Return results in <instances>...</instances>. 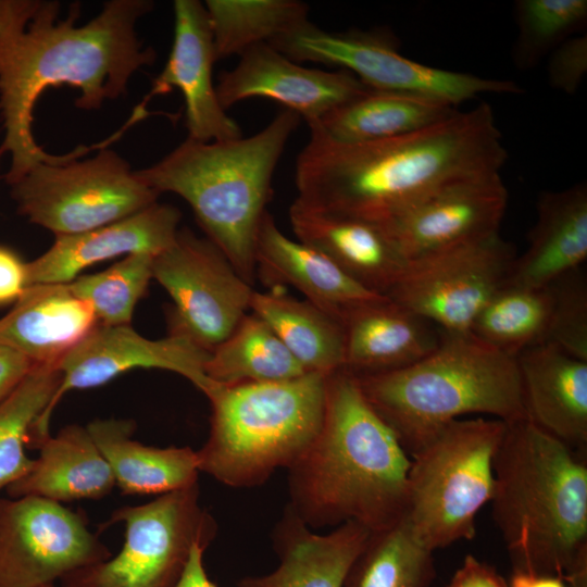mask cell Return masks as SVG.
<instances>
[{
	"mask_svg": "<svg viewBox=\"0 0 587 587\" xmlns=\"http://www.w3.org/2000/svg\"><path fill=\"white\" fill-rule=\"evenodd\" d=\"M550 85L567 95H574L587 73V36L578 34L560 43L548 61Z\"/></svg>",
	"mask_w": 587,
	"mask_h": 587,
	"instance_id": "39",
	"label": "cell"
},
{
	"mask_svg": "<svg viewBox=\"0 0 587 587\" xmlns=\"http://www.w3.org/2000/svg\"><path fill=\"white\" fill-rule=\"evenodd\" d=\"M289 218L299 241L324 253L369 290L386 296L407 266L378 223L315 210L296 200Z\"/></svg>",
	"mask_w": 587,
	"mask_h": 587,
	"instance_id": "21",
	"label": "cell"
},
{
	"mask_svg": "<svg viewBox=\"0 0 587 587\" xmlns=\"http://www.w3.org/2000/svg\"><path fill=\"white\" fill-rule=\"evenodd\" d=\"M207 548L197 545L192 548L188 563L176 587H216L210 580L203 564V553Z\"/></svg>",
	"mask_w": 587,
	"mask_h": 587,
	"instance_id": "43",
	"label": "cell"
},
{
	"mask_svg": "<svg viewBox=\"0 0 587 587\" xmlns=\"http://www.w3.org/2000/svg\"><path fill=\"white\" fill-rule=\"evenodd\" d=\"M49 587H54V585H53V586H49Z\"/></svg>",
	"mask_w": 587,
	"mask_h": 587,
	"instance_id": "46",
	"label": "cell"
},
{
	"mask_svg": "<svg viewBox=\"0 0 587 587\" xmlns=\"http://www.w3.org/2000/svg\"><path fill=\"white\" fill-rule=\"evenodd\" d=\"M153 7L151 0H109L78 25V1L62 17L59 0H0V154L10 155L8 185L41 162L75 153H49L35 139V105L48 88H75V107L96 111L125 97L134 74L155 62V50L137 33Z\"/></svg>",
	"mask_w": 587,
	"mask_h": 587,
	"instance_id": "1",
	"label": "cell"
},
{
	"mask_svg": "<svg viewBox=\"0 0 587 587\" xmlns=\"http://www.w3.org/2000/svg\"><path fill=\"white\" fill-rule=\"evenodd\" d=\"M505 429L498 419H459L411 455L404 517L429 550L474 538L476 516L492 498Z\"/></svg>",
	"mask_w": 587,
	"mask_h": 587,
	"instance_id": "8",
	"label": "cell"
},
{
	"mask_svg": "<svg viewBox=\"0 0 587 587\" xmlns=\"http://www.w3.org/2000/svg\"><path fill=\"white\" fill-rule=\"evenodd\" d=\"M354 376L366 401L409 455L466 414L505 423L526 420L516 358L470 333L442 332L438 347L422 360Z\"/></svg>",
	"mask_w": 587,
	"mask_h": 587,
	"instance_id": "6",
	"label": "cell"
},
{
	"mask_svg": "<svg viewBox=\"0 0 587 587\" xmlns=\"http://www.w3.org/2000/svg\"><path fill=\"white\" fill-rule=\"evenodd\" d=\"M526 420L574 451L587 450V362L550 344L516 357Z\"/></svg>",
	"mask_w": 587,
	"mask_h": 587,
	"instance_id": "20",
	"label": "cell"
},
{
	"mask_svg": "<svg viewBox=\"0 0 587 587\" xmlns=\"http://www.w3.org/2000/svg\"><path fill=\"white\" fill-rule=\"evenodd\" d=\"M298 63L338 66L369 88L420 95L457 107L482 93L519 95L513 80L423 64L403 55L385 30L328 32L310 21L270 42Z\"/></svg>",
	"mask_w": 587,
	"mask_h": 587,
	"instance_id": "11",
	"label": "cell"
},
{
	"mask_svg": "<svg viewBox=\"0 0 587 587\" xmlns=\"http://www.w3.org/2000/svg\"><path fill=\"white\" fill-rule=\"evenodd\" d=\"M433 552L403 516L370 534L342 587H429L436 576Z\"/></svg>",
	"mask_w": 587,
	"mask_h": 587,
	"instance_id": "32",
	"label": "cell"
},
{
	"mask_svg": "<svg viewBox=\"0 0 587 587\" xmlns=\"http://www.w3.org/2000/svg\"><path fill=\"white\" fill-rule=\"evenodd\" d=\"M204 371L209 379L225 386L283 382L308 373L252 312L210 352Z\"/></svg>",
	"mask_w": 587,
	"mask_h": 587,
	"instance_id": "31",
	"label": "cell"
},
{
	"mask_svg": "<svg viewBox=\"0 0 587 587\" xmlns=\"http://www.w3.org/2000/svg\"><path fill=\"white\" fill-rule=\"evenodd\" d=\"M457 112L428 97L367 87L309 128L337 142H371L420 132Z\"/></svg>",
	"mask_w": 587,
	"mask_h": 587,
	"instance_id": "29",
	"label": "cell"
},
{
	"mask_svg": "<svg viewBox=\"0 0 587 587\" xmlns=\"http://www.w3.org/2000/svg\"><path fill=\"white\" fill-rule=\"evenodd\" d=\"M209 358L210 351L183 334L149 339L130 324H98L59 362L61 383L35 422L28 448L36 449L50 435L51 415L70 390L95 388L135 369H159L182 375L205 395L216 384L205 375Z\"/></svg>",
	"mask_w": 587,
	"mask_h": 587,
	"instance_id": "15",
	"label": "cell"
},
{
	"mask_svg": "<svg viewBox=\"0 0 587 587\" xmlns=\"http://www.w3.org/2000/svg\"><path fill=\"white\" fill-rule=\"evenodd\" d=\"M136 424L125 419H97L87 425L124 495H163L198 483L197 451L158 448L133 438Z\"/></svg>",
	"mask_w": 587,
	"mask_h": 587,
	"instance_id": "28",
	"label": "cell"
},
{
	"mask_svg": "<svg viewBox=\"0 0 587 587\" xmlns=\"http://www.w3.org/2000/svg\"><path fill=\"white\" fill-rule=\"evenodd\" d=\"M250 310L274 330L305 372L328 376L344 369L345 330L338 319L277 289L254 290Z\"/></svg>",
	"mask_w": 587,
	"mask_h": 587,
	"instance_id": "30",
	"label": "cell"
},
{
	"mask_svg": "<svg viewBox=\"0 0 587 587\" xmlns=\"http://www.w3.org/2000/svg\"><path fill=\"white\" fill-rule=\"evenodd\" d=\"M34 366L23 354L0 345V403L15 390Z\"/></svg>",
	"mask_w": 587,
	"mask_h": 587,
	"instance_id": "42",
	"label": "cell"
},
{
	"mask_svg": "<svg viewBox=\"0 0 587 587\" xmlns=\"http://www.w3.org/2000/svg\"><path fill=\"white\" fill-rule=\"evenodd\" d=\"M552 307V285L529 288L505 283L482 309L470 334L516 358L545 342Z\"/></svg>",
	"mask_w": 587,
	"mask_h": 587,
	"instance_id": "34",
	"label": "cell"
},
{
	"mask_svg": "<svg viewBox=\"0 0 587 587\" xmlns=\"http://www.w3.org/2000/svg\"><path fill=\"white\" fill-rule=\"evenodd\" d=\"M215 88L225 111L249 98H266L310 126L367 87L347 71L303 66L270 43H259L245 51L234 68L218 75Z\"/></svg>",
	"mask_w": 587,
	"mask_h": 587,
	"instance_id": "17",
	"label": "cell"
},
{
	"mask_svg": "<svg viewBox=\"0 0 587 587\" xmlns=\"http://www.w3.org/2000/svg\"><path fill=\"white\" fill-rule=\"evenodd\" d=\"M508 587H569L560 576L512 571Z\"/></svg>",
	"mask_w": 587,
	"mask_h": 587,
	"instance_id": "44",
	"label": "cell"
},
{
	"mask_svg": "<svg viewBox=\"0 0 587 587\" xmlns=\"http://www.w3.org/2000/svg\"><path fill=\"white\" fill-rule=\"evenodd\" d=\"M182 213L167 203L148 208L110 224L72 235H57L50 248L27 262V286L67 284L86 267L121 255H157L179 230Z\"/></svg>",
	"mask_w": 587,
	"mask_h": 587,
	"instance_id": "19",
	"label": "cell"
},
{
	"mask_svg": "<svg viewBox=\"0 0 587 587\" xmlns=\"http://www.w3.org/2000/svg\"><path fill=\"white\" fill-rule=\"evenodd\" d=\"M2 155L0 154V160H1Z\"/></svg>",
	"mask_w": 587,
	"mask_h": 587,
	"instance_id": "45",
	"label": "cell"
},
{
	"mask_svg": "<svg viewBox=\"0 0 587 587\" xmlns=\"http://www.w3.org/2000/svg\"><path fill=\"white\" fill-rule=\"evenodd\" d=\"M344 369L354 375L409 366L432 353L442 332L387 296L351 309L342 319Z\"/></svg>",
	"mask_w": 587,
	"mask_h": 587,
	"instance_id": "25",
	"label": "cell"
},
{
	"mask_svg": "<svg viewBox=\"0 0 587 587\" xmlns=\"http://www.w3.org/2000/svg\"><path fill=\"white\" fill-rule=\"evenodd\" d=\"M508 205L500 171L449 180L378 223L407 262L499 233Z\"/></svg>",
	"mask_w": 587,
	"mask_h": 587,
	"instance_id": "16",
	"label": "cell"
},
{
	"mask_svg": "<svg viewBox=\"0 0 587 587\" xmlns=\"http://www.w3.org/2000/svg\"><path fill=\"white\" fill-rule=\"evenodd\" d=\"M326 377L215 384L205 394L211 426L197 450L199 471L235 488L265 483L289 469L317 435L325 411Z\"/></svg>",
	"mask_w": 587,
	"mask_h": 587,
	"instance_id": "7",
	"label": "cell"
},
{
	"mask_svg": "<svg viewBox=\"0 0 587 587\" xmlns=\"http://www.w3.org/2000/svg\"><path fill=\"white\" fill-rule=\"evenodd\" d=\"M152 278L174 303L170 333L186 335L210 352L250 310L254 292L212 241L188 228L153 257Z\"/></svg>",
	"mask_w": 587,
	"mask_h": 587,
	"instance_id": "13",
	"label": "cell"
},
{
	"mask_svg": "<svg viewBox=\"0 0 587 587\" xmlns=\"http://www.w3.org/2000/svg\"><path fill=\"white\" fill-rule=\"evenodd\" d=\"M553 307L544 344L587 362V286L579 270L552 284Z\"/></svg>",
	"mask_w": 587,
	"mask_h": 587,
	"instance_id": "38",
	"label": "cell"
},
{
	"mask_svg": "<svg viewBox=\"0 0 587 587\" xmlns=\"http://www.w3.org/2000/svg\"><path fill=\"white\" fill-rule=\"evenodd\" d=\"M536 208L537 217L528 235V246L521 257L515 258L508 284L547 287L579 270L587 259L586 183L545 191Z\"/></svg>",
	"mask_w": 587,
	"mask_h": 587,
	"instance_id": "26",
	"label": "cell"
},
{
	"mask_svg": "<svg viewBox=\"0 0 587 587\" xmlns=\"http://www.w3.org/2000/svg\"><path fill=\"white\" fill-rule=\"evenodd\" d=\"M27 288V262L0 245V307L14 303Z\"/></svg>",
	"mask_w": 587,
	"mask_h": 587,
	"instance_id": "40",
	"label": "cell"
},
{
	"mask_svg": "<svg viewBox=\"0 0 587 587\" xmlns=\"http://www.w3.org/2000/svg\"><path fill=\"white\" fill-rule=\"evenodd\" d=\"M507 159L492 108L485 102L390 139L346 143L310 132L296 162V201L382 223L449 180L500 171Z\"/></svg>",
	"mask_w": 587,
	"mask_h": 587,
	"instance_id": "2",
	"label": "cell"
},
{
	"mask_svg": "<svg viewBox=\"0 0 587 587\" xmlns=\"http://www.w3.org/2000/svg\"><path fill=\"white\" fill-rule=\"evenodd\" d=\"M492 517L512 571L564 580L587 569V463L527 420L507 423L494 459Z\"/></svg>",
	"mask_w": 587,
	"mask_h": 587,
	"instance_id": "4",
	"label": "cell"
},
{
	"mask_svg": "<svg viewBox=\"0 0 587 587\" xmlns=\"http://www.w3.org/2000/svg\"><path fill=\"white\" fill-rule=\"evenodd\" d=\"M115 523L125 528L120 552L64 576L62 587H176L192 548H208L217 530L198 483L118 508L104 525Z\"/></svg>",
	"mask_w": 587,
	"mask_h": 587,
	"instance_id": "10",
	"label": "cell"
},
{
	"mask_svg": "<svg viewBox=\"0 0 587 587\" xmlns=\"http://www.w3.org/2000/svg\"><path fill=\"white\" fill-rule=\"evenodd\" d=\"M61 378L58 366L35 365L0 403V491L32 467L34 459L27 454L30 433L52 400Z\"/></svg>",
	"mask_w": 587,
	"mask_h": 587,
	"instance_id": "35",
	"label": "cell"
},
{
	"mask_svg": "<svg viewBox=\"0 0 587 587\" xmlns=\"http://www.w3.org/2000/svg\"><path fill=\"white\" fill-rule=\"evenodd\" d=\"M29 471L5 490L9 497L33 496L59 503L101 499L115 487L109 463L87 426L70 424L36 447Z\"/></svg>",
	"mask_w": 587,
	"mask_h": 587,
	"instance_id": "27",
	"label": "cell"
},
{
	"mask_svg": "<svg viewBox=\"0 0 587 587\" xmlns=\"http://www.w3.org/2000/svg\"><path fill=\"white\" fill-rule=\"evenodd\" d=\"M112 555L83 513L40 497L0 498V587H49Z\"/></svg>",
	"mask_w": 587,
	"mask_h": 587,
	"instance_id": "14",
	"label": "cell"
},
{
	"mask_svg": "<svg viewBox=\"0 0 587 587\" xmlns=\"http://www.w3.org/2000/svg\"><path fill=\"white\" fill-rule=\"evenodd\" d=\"M152 261L151 254H129L102 272L79 275L68 286L92 307L99 324L127 325L152 279Z\"/></svg>",
	"mask_w": 587,
	"mask_h": 587,
	"instance_id": "37",
	"label": "cell"
},
{
	"mask_svg": "<svg viewBox=\"0 0 587 587\" xmlns=\"http://www.w3.org/2000/svg\"><path fill=\"white\" fill-rule=\"evenodd\" d=\"M370 534L353 521L317 534L287 505L273 533L278 566L268 574L242 578L238 587H342Z\"/></svg>",
	"mask_w": 587,
	"mask_h": 587,
	"instance_id": "24",
	"label": "cell"
},
{
	"mask_svg": "<svg viewBox=\"0 0 587 587\" xmlns=\"http://www.w3.org/2000/svg\"><path fill=\"white\" fill-rule=\"evenodd\" d=\"M445 587H508V583L494 566L466 554Z\"/></svg>",
	"mask_w": 587,
	"mask_h": 587,
	"instance_id": "41",
	"label": "cell"
},
{
	"mask_svg": "<svg viewBox=\"0 0 587 587\" xmlns=\"http://www.w3.org/2000/svg\"><path fill=\"white\" fill-rule=\"evenodd\" d=\"M515 258L498 233L409 261L386 296L442 332L466 334L507 283Z\"/></svg>",
	"mask_w": 587,
	"mask_h": 587,
	"instance_id": "12",
	"label": "cell"
},
{
	"mask_svg": "<svg viewBox=\"0 0 587 587\" xmlns=\"http://www.w3.org/2000/svg\"><path fill=\"white\" fill-rule=\"evenodd\" d=\"M174 38L163 70L145 98L165 95L177 88L185 101L188 138L223 141L242 137L238 123L222 108L212 78L216 61L204 4L198 0H175Z\"/></svg>",
	"mask_w": 587,
	"mask_h": 587,
	"instance_id": "18",
	"label": "cell"
},
{
	"mask_svg": "<svg viewBox=\"0 0 587 587\" xmlns=\"http://www.w3.org/2000/svg\"><path fill=\"white\" fill-rule=\"evenodd\" d=\"M410 465L355 376L339 370L326 377L317 435L288 469V505L309 527L353 521L378 532L405 515Z\"/></svg>",
	"mask_w": 587,
	"mask_h": 587,
	"instance_id": "3",
	"label": "cell"
},
{
	"mask_svg": "<svg viewBox=\"0 0 587 587\" xmlns=\"http://www.w3.org/2000/svg\"><path fill=\"white\" fill-rule=\"evenodd\" d=\"M254 265L273 289L290 285L341 322L351 309L384 297L357 283L324 253L287 237L267 211L255 233Z\"/></svg>",
	"mask_w": 587,
	"mask_h": 587,
	"instance_id": "22",
	"label": "cell"
},
{
	"mask_svg": "<svg viewBox=\"0 0 587 587\" xmlns=\"http://www.w3.org/2000/svg\"><path fill=\"white\" fill-rule=\"evenodd\" d=\"M99 324L92 307L67 284L27 286L0 319V345L34 365H54Z\"/></svg>",
	"mask_w": 587,
	"mask_h": 587,
	"instance_id": "23",
	"label": "cell"
},
{
	"mask_svg": "<svg viewBox=\"0 0 587 587\" xmlns=\"http://www.w3.org/2000/svg\"><path fill=\"white\" fill-rule=\"evenodd\" d=\"M517 36L512 59L520 70L535 67L560 43L582 34L586 0H519L514 4Z\"/></svg>",
	"mask_w": 587,
	"mask_h": 587,
	"instance_id": "36",
	"label": "cell"
},
{
	"mask_svg": "<svg viewBox=\"0 0 587 587\" xmlns=\"http://www.w3.org/2000/svg\"><path fill=\"white\" fill-rule=\"evenodd\" d=\"M204 8L216 61L240 57L309 21V5L298 0H207Z\"/></svg>",
	"mask_w": 587,
	"mask_h": 587,
	"instance_id": "33",
	"label": "cell"
},
{
	"mask_svg": "<svg viewBox=\"0 0 587 587\" xmlns=\"http://www.w3.org/2000/svg\"><path fill=\"white\" fill-rule=\"evenodd\" d=\"M9 187L17 212L54 236L118 221L158 202L160 196L107 145L79 146L64 161L41 162Z\"/></svg>",
	"mask_w": 587,
	"mask_h": 587,
	"instance_id": "9",
	"label": "cell"
},
{
	"mask_svg": "<svg viewBox=\"0 0 587 587\" xmlns=\"http://www.w3.org/2000/svg\"><path fill=\"white\" fill-rule=\"evenodd\" d=\"M300 120L285 109L249 137L210 142L187 137L160 161L135 173L160 195L183 198L207 238L252 285L255 233L266 212L274 172Z\"/></svg>",
	"mask_w": 587,
	"mask_h": 587,
	"instance_id": "5",
	"label": "cell"
}]
</instances>
